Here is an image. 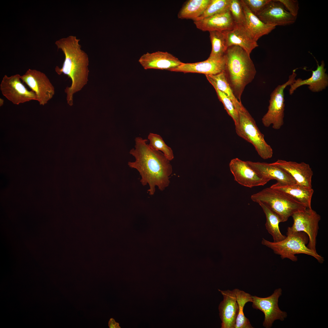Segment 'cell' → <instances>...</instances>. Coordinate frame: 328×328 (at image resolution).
Listing matches in <instances>:
<instances>
[{"instance_id": "obj_8", "label": "cell", "mask_w": 328, "mask_h": 328, "mask_svg": "<svg viewBox=\"0 0 328 328\" xmlns=\"http://www.w3.org/2000/svg\"><path fill=\"white\" fill-rule=\"evenodd\" d=\"M292 217L293 223L292 226L288 228L287 232H303L306 233L309 239L307 248L317 252L316 238L320 215L312 208H306L294 213Z\"/></svg>"}, {"instance_id": "obj_10", "label": "cell", "mask_w": 328, "mask_h": 328, "mask_svg": "<svg viewBox=\"0 0 328 328\" xmlns=\"http://www.w3.org/2000/svg\"><path fill=\"white\" fill-rule=\"evenodd\" d=\"M21 76L19 74L10 76L5 75L0 84V90L2 94L15 104L32 100L37 101L35 93L26 87L22 82Z\"/></svg>"}, {"instance_id": "obj_24", "label": "cell", "mask_w": 328, "mask_h": 328, "mask_svg": "<svg viewBox=\"0 0 328 328\" xmlns=\"http://www.w3.org/2000/svg\"><path fill=\"white\" fill-rule=\"evenodd\" d=\"M211 0H189L186 2L179 11V19L194 21L205 11Z\"/></svg>"}, {"instance_id": "obj_2", "label": "cell", "mask_w": 328, "mask_h": 328, "mask_svg": "<svg viewBox=\"0 0 328 328\" xmlns=\"http://www.w3.org/2000/svg\"><path fill=\"white\" fill-rule=\"evenodd\" d=\"M80 40L70 35L56 40L55 44L65 56L61 67L56 66V72L58 74L67 76L72 80L71 85L65 89L66 99L70 105L73 104L74 94L80 91L88 81L89 58L87 54L81 49Z\"/></svg>"}, {"instance_id": "obj_15", "label": "cell", "mask_w": 328, "mask_h": 328, "mask_svg": "<svg viewBox=\"0 0 328 328\" xmlns=\"http://www.w3.org/2000/svg\"><path fill=\"white\" fill-rule=\"evenodd\" d=\"M225 59L224 56L218 59H209L194 63H183L170 71L184 73H203L206 75H215L224 71Z\"/></svg>"}, {"instance_id": "obj_19", "label": "cell", "mask_w": 328, "mask_h": 328, "mask_svg": "<svg viewBox=\"0 0 328 328\" xmlns=\"http://www.w3.org/2000/svg\"><path fill=\"white\" fill-rule=\"evenodd\" d=\"M317 66L316 69L312 71V75L309 78L305 80L299 78L296 80L290 85L289 93L293 94L296 89L303 85H308L309 89L313 92H318L325 89L328 85V76L326 73L325 63L323 60L319 65L316 61Z\"/></svg>"}, {"instance_id": "obj_27", "label": "cell", "mask_w": 328, "mask_h": 328, "mask_svg": "<svg viewBox=\"0 0 328 328\" xmlns=\"http://www.w3.org/2000/svg\"><path fill=\"white\" fill-rule=\"evenodd\" d=\"M238 306V312L235 328H252L249 319L244 316L243 309L245 304L252 302V296L238 289H234Z\"/></svg>"}, {"instance_id": "obj_18", "label": "cell", "mask_w": 328, "mask_h": 328, "mask_svg": "<svg viewBox=\"0 0 328 328\" xmlns=\"http://www.w3.org/2000/svg\"><path fill=\"white\" fill-rule=\"evenodd\" d=\"M249 166L262 178L269 181L275 179L282 184L296 183L294 179L283 169L273 163L246 161Z\"/></svg>"}, {"instance_id": "obj_3", "label": "cell", "mask_w": 328, "mask_h": 328, "mask_svg": "<svg viewBox=\"0 0 328 328\" xmlns=\"http://www.w3.org/2000/svg\"><path fill=\"white\" fill-rule=\"evenodd\" d=\"M224 56L225 77L234 96L241 102L243 92L254 79L256 69L250 55L238 46L228 47Z\"/></svg>"}, {"instance_id": "obj_20", "label": "cell", "mask_w": 328, "mask_h": 328, "mask_svg": "<svg viewBox=\"0 0 328 328\" xmlns=\"http://www.w3.org/2000/svg\"><path fill=\"white\" fill-rule=\"evenodd\" d=\"M194 23L198 29L203 31H224L232 29L235 23L229 9Z\"/></svg>"}, {"instance_id": "obj_17", "label": "cell", "mask_w": 328, "mask_h": 328, "mask_svg": "<svg viewBox=\"0 0 328 328\" xmlns=\"http://www.w3.org/2000/svg\"><path fill=\"white\" fill-rule=\"evenodd\" d=\"M223 295V300L219 306L221 328H235L238 312V306L234 290L218 289Z\"/></svg>"}, {"instance_id": "obj_9", "label": "cell", "mask_w": 328, "mask_h": 328, "mask_svg": "<svg viewBox=\"0 0 328 328\" xmlns=\"http://www.w3.org/2000/svg\"><path fill=\"white\" fill-rule=\"evenodd\" d=\"M21 78L23 83L35 93L40 105L46 104L53 98L55 93L54 87L44 73L29 69L21 75Z\"/></svg>"}, {"instance_id": "obj_23", "label": "cell", "mask_w": 328, "mask_h": 328, "mask_svg": "<svg viewBox=\"0 0 328 328\" xmlns=\"http://www.w3.org/2000/svg\"><path fill=\"white\" fill-rule=\"evenodd\" d=\"M270 187L285 193L307 208H311V200L314 193L312 188H308L297 183L288 184L278 183Z\"/></svg>"}, {"instance_id": "obj_4", "label": "cell", "mask_w": 328, "mask_h": 328, "mask_svg": "<svg viewBox=\"0 0 328 328\" xmlns=\"http://www.w3.org/2000/svg\"><path fill=\"white\" fill-rule=\"evenodd\" d=\"M251 199L267 206L278 215L281 222L286 221L294 213L307 208L285 193L271 187L253 194Z\"/></svg>"}, {"instance_id": "obj_14", "label": "cell", "mask_w": 328, "mask_h": 328, "mask_svg": "<svg viewBox=\"0 0 328 328\" xmlns=\"http://www.w3.org/2000/svg\"><path fill=\"white\" fill-rule=\"evenodd\" d=\"M138 62L145 70L155 69L169 71L183 63L171 53L160 51L147 53L141 56Z\"/></svg>"}, {"instance_id": "obj_35", "label": "cell", "mask_w": 328, "mask_h": 328, "mask_svg": "<svg viewBox=\"0 0 328 328\" xmlns=\"http://www.w3.org/2000/svg\"><path fill=\"white\" fill-rule=\"evenodd\" d=\"M108 326L110 328H120L119 323L116 322L114 319L111 318L108 322Z\"/></svg>"}, {"instance_id": "obj_22", "label": "cell", "mask_w": 328, "mask_h": 328, "mask_svg": "<svg viewBox=\"0 0 328 328\" xmlns=\"http://www.w3.org/2000/svg\"><path fill=\"white\" fill-rule=\"evenodd\" d=\"M240 1L245 16L244 27L254 41L257 42L261 37L268 34L275 28V25L262 22L249 9L242 0Z\"/></svg>"}, {"instance_id": "obj_31", "label": "cell", "mask_w": 328, "mask_h": 328, "mask_svg": "<svg viewBox=\"0 0 328 328\" xmlns=\"http://www.w3.org/2000/svg\"><path fill=\"white\" fill-rule=\"evenodd\" d=\"M213 86L216 91L219 99L223 103L225 109L228 115L232 118L235 125H236L238 121V113L231 100L225 94L220 91L216 87Z\"/></svg>"}, {"instance_id": "obj_25", "label": "cell", "mask_w": 328, "mask_h": 328, "mask_svg": "<svg viewBox=\"0 0 328 328\" xmlns=\"http://www.w3.org/2000/svg\"><path fill=\"white\" fill-rule=\"evenodd\" d=\"M206 76L207 80L212 86L216 87L229 98L238 112L244 108L241 102H240L234 96L227 81L224 71L217 74L206 75Z\"/></svg>"}, {"instance_id": "obj_21", "label": "cell", "mask_w": 328, "mask_h": 328, "mask_svg": "<svg viewBox=\"0 0 328 328\" xmlns=\"http://www.w3.org/2000/svg\"><path fill=\"white\" fill-rule=\"evenodd\" d=\"M224 32L228 47L238 46L250 55L252 50L258 46L242 25L236 24L232 29Z\"/></svg>"}, {"instance_id": "obj_33", "label": "cell", "mask_w": 328, "mask_h": 328, "mask_svg": "<svg viewBox=\"0 0 328 328\" xmlns=\"http://www.w3.org/2000/svg\"><path fill=\"white\" fill-rule=\"evenodd\" d=\"M249 9L256 15L270 0H242Z\"/></svg>"}, {"instance_id": "obj_32", "label": "cell", "mask_w": 328, "mask_h": 328, "mask_svg": "<svg viewBox=\"0 0 328 328\" xmlns=\"http://www.w3.org/2000/svg\"><path fill=\"white\" fill-rule=\"evenodd\" d=\"M229 9L235 23L244 27L245 16L240 0H230Z\"/></svg>"}, {"instance_id": "obj_13", "label": "cell", "mask_w": 328, "mask_h": 328, "mask_svg": "<svg viewBox=\"0 0 328 328\" xmlns=\"http://www.w3.org/2000/svg\"><path fill=\"white\" fill-rule=\"evenodd\" d=\"M229 167L234 180L243 186L251 188L264 186L269 182L260 177L246 161L238 158L231 160Z\"/></svg>"}, {"instance_id": "obj_30", "label": "cell", "mask_w": 328, "mask_h": 328, "mask_svg": "<svg viewBox=\"0 0 328 328\" xmlns=\"http://www.w3.org/2000/svg\"><path fill=\"white\" fill-rule=\"evenodd\" d=\"M230 2V0H211L203 13L194 21L209 17L229 9Z\"/></svg>"}, {"instance_id": "obj_26", "label": "cell", "mask_w": 328, "mask_h": 328, "mask_svg": "<svg viewBox=\"0 0 328 328\" xmlns=\"http://www.w3.org/2000/svg\"><path fill=\"white\" fill-rule=\"evenodd\" d=\"M258 203L262 208L266 216V228L272 236L273 242H278L282 241L286 236L283 235L280 231L279 224L281 221L279 217L265 204L261 203Z\"/></svg>"}, {"instance_id": "obj_12", "label": "cell", "mask_w": 328, "mask_h": 328, "mask_svg": "<svg viewBox=\"0 0 328 328\" xmlns=\"http://www.w3.org/2000/svg\"><path fill=\"white\" fill-rule=\"evenodd\" d=\"M256 15L265 23L276 26L293 24L297 17L292 15L279 0H270Z\"/></svg>"}, {"instance_id": "obj_28", "label": "cell", "mask_w": 328, "mask_h": 328, "mask_svg": "<svg viewBox=\"0 0 328 328\" xmlns=\"http://www.w3.org/2000/svg\"><path fill=\"white\" fill-rule=\"evenodd\" d=\"M212 49L208 59H215L223 57L228 48L224 31L209 32Z\"/></svg>"}, {"instance_id": "obj_6", "label": "cell", "mask_w": 328, "mask_h": 328, "mask_svg": "<svg viewBox=\"0 0 328 328\" xmlns=\"http://www.w3.org/2000/svg\"><path fill=\"white\" fill-rule=\"evenodd\" d=\"M238 113V122L235 125L237 135L251 144L261 158L264 159L271 158L273 149L265 141L264 135L259 130L254 119L245 107Z\"/></svg>"}, {"instance_id": "obj_1", "label": "cell", "mask_w": 328, "mask_h": 328, "mask_svg": "<svg viewBox=\"0 0 328 328\" xmlns=\"http://www.w3.org/2000/svg\"><path fill=\"white\" fill-rule=\"evenodd\" d=\"M147 141L141 137L135 138V148L129 152L135 160L129 162L128 165L138 172L142 184L144 186L148 184L149 189L148 192L150 195H152L155 193V186L163 191L169 186L173 169L170 161L163 153L151 149L147 144Z\"/></svg>"}, {"instance_id": "obj_5", "label": "cell", "mask_w": 328, "mask_h": 328, "mask_svg": "<svg viewBox=\"0 0 328 328\" xmlns=\"http://www.w3.org/2000/svg\"><path fill=\"white\" fill-rule=\"evenodd\" d=\"M286 235L284 239L278 242H270L263 238L261 243L272 249L282 259L286 258L296 261L298 258L296 255L304 254L313 257L320 263H323L324 258L306 246L309 239L306 233L303 232H287Z\"/></svg>"}, {"instance_id": "obj_29", "label": "cell", "mask_w": 328, "mask_h": 328, "mask_svg": "<svg viewBox=\"0 0 328 328\" xmlns=\"http://www.w3.org/2000/svg\"><path fill=\"white\" fill-rule=\"evenodd\" d=\"M148 138L149 141V145L151 149L161 152L169 161L173 159L174 155L173 150L166 145L159 135L150 133Z\"/></svg>"}, {"instance_id": "obj_34", "label": "cell", "mask_w": 328, "mask_h": 328, "mask_svg": "<svg viewBox=\"0 0 328 328\" xmlns=\"http://www.w3.org/2000/svg\"><path fill=\"white\" fill-rule=\"evenodd\" d=\"M287 10L292 15L297 17L299 9L298 1L294 0H279Z\"/></svg>"}, {"instance_id": "obj_7", "label": "cell", "mask_w": 328, "mask_h": 328, "mask_svg": "<svg viewBox=\"0 0 328 328\" xmlns=\"http://www.w3.org/2000/svg\"><path fill=\"white\" fill-rule=\"evenodd\" d=\"M296 69L293 70L289 77L288 80L285 83L278 85L270 95L269 104L267 113L262 118V122L265 127L272 125L275 130L281 128L284 124L285 100L284 90L288 86L290 85L296 80Z\"/></svg>"}, {"instance_id": "obj_36", "label": "cell", "mask_w": 328, "mask_h": 328, "mask_svg": "<svg viewBox=\"0 0 328 328\" xmlns=\"http://www.w3.org/2000/svg\"><path fill=\"white\" fill-rule=\"evenodd\" d=\"M4 100L2 99L1 98H0V106L2 105L4 103Z\"/></svg>"}, {"instance_id": "obj_11", "label": "cell", "mask_w": 328, "mask_h": 328, "mask_svg": "<svg viewBox=\"0 0 328 328\" xmlns=\"http://www.w3.org/2000/svg\"><path fill=\"white\" fill-rule=\"evenodd\" d=\"M282 294V289L279 288L275 290L271 295L267 297L252 296L253 308L260 310L265 315L263 325L265 328L271 327L275 320L278 319L283 321L287 316L286 313L281 310L278 306V299Z\"/></svg>"}, {"instance_id": "obj_16", "label": "cell", "mask_w": 328, "mask_h": 328, "mask_svg": "<svg viewBox=\"0 0 328 328\" xmlns=\"http://www.w3.org/2000/svg\"><path fill=\"white\" fill-rule=\"evenodd\" d=\"M273 163L289 174L297 184L308 188H312L313 172L309 164L303 162L298 163L281 159H278Z\"/></svg>"}]
</instances>
